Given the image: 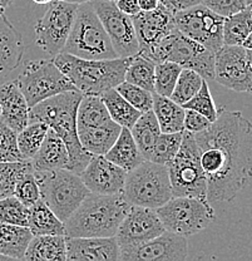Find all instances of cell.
<instances>
[{
	"label": "cell",
	"instance_id": "obj_1",
	"mask_svg": "<svg viewBox=\"0 0 252 261\" xmlns=\"http://www.w3.org/2000/svg\"><path fill=\"white\" fill-rule=\"evenodd\" d=\"M193 136L207 182V201H232L251 179V122L238 111L222 107L215 121Z\"/></svg>",
	"mask_w": 252,
	"mask_h": 261
},
{
	"label": "cell",
	"instance_id": "obj_2",
	"mask_svg": "<svg viewBox=\"0 0 252 261\" xmlns=\"http://www.w3.org/2000/svg\"><path fill=\"white\" fill-rule=\"evenodd\" d=\"M83 93L78 89L67 91L33 106L29 110V122H43L61 137L69 153V168L80 175L93 154L79 142L77 132V110Z\"/></svg>",
	"mask_w": 252,
	"mask_h": 261
},
{
	"label": "cell",
	"instance_id": "obj_3",
	"mask_svg": "<svg viewBox=\"0 0 252 261\" xmlns=\"http://www.w3.org/2000/svg\"><path fill=\"white\" fill-rule=\"evenodd\" d=\"M129 205L121 194H89L64 221L67 238H112Z\"/></svg>",
	"mask_w": 252,
	"mask_h": 261
},
{
	"label": "cell",
	"instance_id": "obj_4",
	"mask_svg": "<svg viewBox=\"0 0 252 261\" xmlns=\"http://www.w3.org/2000/svg\"><path fill=\"white\" fill-rule=\"evenodd\" d=\"M53 61L78 91L83 94L101 96L104 91L116 88L124 81L131 57L97 61L78 58L61 51Z\"/></svg>",
	"mask_w": 252,
	"mask_h": 261
},
{
	"label": "cell",
	"instance_id": "obj_5",
	"mask_svg": "<svg viewBox=\"0 0 252 261\" xmlns=\"http://www.w3.org/2000/svg\"><path fill=\"white\" fill-rule=\"evenodd\" d=\"M62 53L97 61L118 58L91 2L78 4L69 37L62 49Z\"/></svg>",
	"mask_w": 252,
	"mask_h": 261
},
{
	"label": "cell",
	"instance_id": "obj_6",
	"mask_svg": "<svg viewBox=\"0 0 252 261\" xmlns=\"http://www.w3.org/2000/svg\"><path fill=\"white\" fill-rule=\"evenodd\" d=\"M121 195L131 206L161 207L172 197L167 167L145 160L127 172Z\"/></svg>",
	"mask_w": 252,
	"mask_h": 261
},
{
	"label": "cell",
	"instance_id": "obj_7",
	"mask_svg": "<svg viewBox=\"0 0 252 261\" xmlns=\"http://www.w3.org/2000/svg\"><path fill=\"white\" fill-rule=\"evenodd\" d=\"M34 177L39 186L40 200L63 222L91 194L80 176L67 168L34 171Z\"/></svg>",
	"mask_w": 252,
	"mask_h": 261
},
{
	"label": "cell",
	"instance_id": "obj_8",
	"mask_svg": "<svg viewBox=\"0 0 252 261\" xmlns=\"http://www.w3.org/2000/svg\"><path fill=\"white\" fill-rule=\"evenodd\" d=\"M166 167L172 196H187L207 201V182L193 133L183 129L180 149Z\"/></svg>",
	"mask_w": 252,
	"mask_h": 261
},
{
	"label": "cell",
	"instance_id": "obj_9",
	"mask_svg": "<svg viewBox=\"0 0 252 261\" xmlns=\"http://www.w3.org/2000/svg\"><path fill=\"white\" fill-rule=\"evenodd\" d=\"M147 58L154 63L161 61L173 62L186 69L194 70L205 81L215 80V53L176 28L152 49Z\"/></svg>",
	"mask_w": 252,
	"mask_h": 261
},
{
	"label": "cell",
	"instance_id": "obj_10",
	"mask_svg": "<svg viewBox=\"0 0 252 261\" xmlns=\"http://www.w3.org/2000/svg\"><path fill=\"white\" fill-rule=\"evenodd\" d=\"M156 212L164 230L185 238L205 230L215 220V211L208 201L187 196H172Z\"/></svg>",
	"mask_w": 252,
	"mask_h": 261
},
{
	"label": "cell",
	"instance_id": "obj_11",
	"mask_svg": "<svg viewBox=\"0 0 252 261\" xmlns=\"http://www.w3.org/2000/svg\"><path fill=\"white\" fill-rule=\"evenodd\" d=\"M17 81L29 110L48 98L77 89L54 63L53 59L29 62Z\"/></svg>",
	"mask_w": 252,
	"mask_h": 261
},
{
	"label": "cell",
	"instance_id": "obj_12",
	"mask_svg": "<svg viewBox=\"0 0 252 261\" xmlns=\"http://www.w3.org/2000/svg\"><path fill=\"white\" fill-rule=\"evenodd\" d=\"M78 4L51 0L45 14L34 27L35 43L50 56L61 53L69 37Z\"/></svg>",
	"mask_w": 252,
	"mask_h": 261
},
{
	"label": "cell",
	"instance_id": "obj_13",
	"mask_svg": "<svg viewBox=\"0 0 252 261\" xmlns=\"http://www.w3.org/2000/svg\"><path fill=\"white\" fill-rule=\"evenodd\" d=\"M223 16L216 14L203 4L194 5L173 14V21L178 32L200 43L213 53H216L223 45Z\"/></svg>",
	"mask_w": 252,
	"mask_h": 261
},
{
	"label": "cell",
	"instance_id": "obj_14",
	"mask_svg": "<svg viewBox=\"0 0 252 261\" xmlns=\"http://www.w3.org/2000/svg\"><path fill=\"white\" fill-rule=\"evenodd\" d=\"M251 50L242 45H222L215 53L213 81L235 92L250 93L252 89Z\"/></svg>",
	"mask_w": 252,
	"mask_h": 261
},
{
	"label": "cell",
	"instance_id": "obj_15",
	"mask_svg": "<svg viewBox=\"0 0 252 261\" xmlns=\"http://www.w3.org/2000/svg\"><path fill=\"white\" fill-rule=\"evenodd\" d=\"M91 4L119 58H128L137 54L139 45L132 16L119 10L112 0H92Z\"/></svg>",
	"mask_w": 252,
	"mask_h": 261
},
{
	"label": "cell",
	"instance_id": "obj_16",
	"mask_svg": "<svg viewBox=\"0 0 252 261\" xmlns=\"http://www.w3.org/2000/svg\"><path fill=\"white\" fill-rule=\"evenodd\" d=\"M187 257V238L167 230L147 243L119 250V260L123 261H183Z\"/></svg>",
	"mask_w": 252,
	"mask_h": 261
},
{
	"label": "cell",
	"instance_id": "obj_17",
	"mask_svg": "<svg viewBox=\"0 0 252 261\" xmlns=\"http://www.w3.org/2000/svg\"><path fill=\"white\" fill-rule=\"evenodd\" d=\"M164 231L154 208L131 206L122 220L115 238L119 250L138 246L161 235Z\"/></svg>",
	"mask_w": 252,
	"mask_h": 261
},
{
	"label": "cell",
	"instance_id": "obj_18",
	"mask_svg": "<svg viewBox=\"0 0 252 261\" xmlns=\"http://www.w3.org/2000/svg\"><path fill=\"white\" fill-rule=\"evenodd\" d=\"M139 50L138 53L147 57L148 53L170 34L175 27L173 13L159 3L156 9L142 12L132 16Z\"/></svg>",
	"mask_w": 252,
	"mask_h": 261
},
{
	"label": "cell",
	"instance_id": "obj_19",
	"mask_svg": "<svg viewBox=\"0 0 252 261\" xmlns=\"http://www.w3.org/2000/svg\"><path fill=\"white\" fill-rule=\"evenodd\" d=\"M79 176L92 194L117 195L122 192L127 172L103 154H94Z\"/></svg>",
	"mask_w": 252,
	"mask_h": 261
},
{
	"label": "cell",
	"instance_id": "obj_20",
	"mask_svg": "<svg viewBox=\"0 0 252 261\" xmlns=\"http://www.w3.org/2000/svg\"><path fill=\"white\" fill-rule=\"evenodd\" d=\"M68 261H118L119 246L112 238H67Z\"/></svg>",
	"mask_w": 252,
	"mask_h": 261
},
{
	"label": "cell",
	"instance_id": "obj_21",
	"mask_svg": "<svg viewBox=\"0 0 252 261\" xmlns=\"http://www.w3.org/2000/svg\"><path fill=\"white\" fill-rule=\"evenodd\" d=\"M0 121L17 133L29 123L28 103L17 80L0 83Z\"/></svg>",
	"mask_w": 252,
	"mask_h": 261
},
{
	"label": "cell",
	"instance_id": "obj_22",
	"mask_svg": "<svg viewBox=\"0 0 252 261\" xmlns=\"http://www.w3.org/2000/svg\"><path fill=\"white\" fill-rule=\"evenodd\" d=\"M23 56V37L7 16L0 15V83L20 65Z\"/></svg>",
	"mask_w": 252,
	"mask_h": 261
},
{
	"label": "cell",
	"instance_id": "obj_23",
	"mask_svg": "<svg viewBox=\"0 0 252 261\" xmlns=\"http://www.w3.org/2000/svg\"><path fill=\"white\" fill-rule=\"evenodd\" d=\"M34 171H54L69 168V153L63 141L51 128H48L35 156L31 160Z\"/></svg>",
	"mask_w": 252,
	"mask_h": 261
},
{
	"label": "cell",
	"instance_id": "obj_24",
	"mask_svg": "<svg viewBox=\"0 0 252 261\" xmlns=\"http://www.w3.org/2000/svg\"><path fill=\"white\" fill-rule=\"evenodd\" d=\"M28 261H66V236L37 235L29 241L24 254Z\"/></svg>",
	"mask_w": 252,
	"mask_h": 261
},
{
	"label": "cell",
	"instance_id": "obj_25",
	"mask_svg": "<svg viewBox=\"0 0 252 261\" xmlns=\"http://www.w3.org/2000/svg\"><path fill=\"white\" fill-rule=\"evenodd\" d=\"M104 157L115 165L123 168L126 172L133 170L141 162L145 161V157L135 145L129 128L122 127L117 140L112 147L105 152Z\"/></svg>",
	"mask_w": 252,
	"mask_h": 261
},
{
	"label": "cell",
	"instance_id": "obj_26",
	"mask_svg": "<svg viewBox=\"0 0 252 261\" xmlns=\"http://www.w3.org/2000/svg\"><path fill=\"white\" fill-rule=\"evenodd\" d=\"M153 93V105L152 112L156 116L161 132L176 133L183 130V119H185V108L173 102L170 97L159 96Z\"/></svg>",
	"mask_w": 252,
	"mask_h": 261
},
{
	"label": "cell",
	"instance_id": "obj_27",
	"mask_svg": "<svg viewBox=\"0 0 252 261\" xmlns=\"http://www.w3.org/2000/svg\"><path fill=\"white\" fill-rule=\"evenodd\" d=\"M33 236L37 235H64V222L57 217V215L43 202L37 201L28 207V224ZM66 236V235H64Z\"/></svg>",
	"mask_w": 252,
	"mask_h": 261
},
{
	"label": "cell",
	"instance_id": "obj_28",
	"mask_svg": "<svg viewBox=\"0 0 252 261\" xmlns=\"http://www.w3.org/2000/svg\"><path fill=\"white\" fill-rule=\"evenodd\" d=\"M110 122L113 121L101 97L83 94L77 110V130L98 128Z\"/></svg>",
	"mask_w": 252,
	"mask_h": 261
},
{
	"label": "cell",
	"instance_id": "obj_29",
	"mask_svg": "<svg viewBox=\"0 0 252 261\" xmlns=\"http://www.w3.org/2000/svg\"><path fill=\"white\" fill-rule=\"evenodd\" d=\"M122 127L116 123L115 121L109 124L98 128H88L79 129L78 138H79L80 145L87 152L91 154H103L112 147L115 141L117 140Z\"/></svg>",
	"mask_w": 252,
	"mask_h": 261
},
{
	"label": "cell",
	"instance_id": "obj_30",
	"mask_svg": "<svg viewBox=\"0 0 252 261\" xmlns=\"http://www.w3.org/2000/svg\"><path fill=\"white\" fill-rule=\"evenodd\" d=\"M32 238L33 233L26 226L0 222V254L12 260H23Z\"/></svg>",
	"mask_w": 252,
	"mask_h": 261
},
{
	"label": "cell",
	"instance_id": "obj_31",
	"mask_svg": "<svg viewBox=\"0 0 252 261\" xmlns=\"http://www.w3.org/2000/svg\"><path fill=\"white\" fill-rule=\"evenodd\" d=\"M129 130H131L135 145L142 156L145 157V160L150 159L157 138L161 135L158 122H157L156 116L152 112V110L141 114L139 118L135 121V123Z\"/></svg>",
	"mask_w": 252,
	"mask_h": 261
},
{
	"label": "cell",
	"instance_id": "obj_32",
	"mask_svg": "<svg viewBox=\"0 0 252 261\" xmlns=\"http://www.w3.org/2000/svg\"><path fill=\"white\" fill-rule=\"evenodd\" d=\"M101 99L104 103L108 113L112 121L119 124L121 127L132 128L142 112L135 110L133 106L129 105L121 94L116 91V88H110L101 93Z\"/></svg>",
	"mask_w": 252,
	"mask_h": 261
},
{
	"label": "cell",
	"instance_id": "obj_33",
	"mask_svg": "<svg viewBox=\"0 0 252 261\" xmlns=\"http://www.w3.org/2000/svg\"><path fill=\"white\" fill-rule=\"evenodd\" d=\"M251 5L223 19L222 42L226 45H242L252 31Z\"/></svg>",
	"mask_w": 252,
	"mask_h": 261
},
{
	"label": "cell",
	"instance_id": "obj_34",
	"mask_svg": "<svg viewBox=\"0 0 252 261\" xmlns=\"http://www.w3.org/2000/svg\"><path fill=\"white\" fill-rule=\"evenodd\" d=\"M154 65L156 63L143 54H134L131 57V61L127 65L124 81L134 84V86L142 87L150 92H153Z\"/></svg>",
	"mask_w": 252,
	"mask_h": 261
},
{
	"label": "cell",
	"instance_id": "obj_35",
	"mask_svg": "<svg viewBox=\"0 0 252 261\" xmlns=\"http://www.w3.org/2000/svg\"><path fill=\"white\" fill-rule=\"evenodd\" d=\"M49 127L43 122H29L17 135L18 149L23 160H32L42 146Z\"/></svg>",
	"mask_w": 252,
	"mask_h": 261
},
{
	"label": "cell",
	"instance_id": "obj_36",
	"mask_svg": "<svg viewBox=\"0 0 252 261\" xmlns=\"http://www.w3.org/2000/svg\"><path fill=\"white\" fill-rule=\"evenodd\" d=\"M203 81L202 75L197 72L182 68L170 98L177 105L183 106L200 91Z\"/></svg>",
	"mask_w": 252,
	"mask_h": 261
},
{
	"label": "cell",
	"instance_id": "obj_37",
	"mask_svg": "<svg viewBox=\"0 0 252 261\" xmlns=\"http://www.w3.org/2000/svg\"><path fill=\"white\" fill-rule=\"evenodd\" d=\"M182 67L173 62L161 61L154 65V93L163 97H170L176 86Z\"/></svg>",
	"mask_w": 252,
	"mask_h": 261
},
{
	"label": "cell",
	"instance_id": "obj_38",
	"mask_svg": "<svg viewBox=\"0 0 252 261\" xmlns=\"http://www.w3.org/2000/svg\"><path fill=\"white\" fill-rule=\"evenodd\" d=\"M182 132L176 133H163L161 132L159 137L157 138L156 145L153 147L151 157L148 160L154 163H159V165H164L170 163L175 159L177 154L178 149H180L181 142H182Z\"/></svg>",
	"mask_w": 252,
	"mask_h": 261
},
{
	"label": "cell",
	"instance_id": "obj_39",
	"mask_svg": "<svg viewBox=\"0 0 252 261\" xmlns=\"http://www.w3.org/2000/svg\"><path fill=\"white\" fill-rule=\"evenodd\" d=\"M31 170H33L31 160L20 162H0V200L12 196L18 179Z\"/></svg>",
	"mask_w": 252,
	"mask_h": 261
},
{
	"label": "cell",
	"instance_id": "obj_40",
	"mask_svg": "<svg viewBox=\"0 0 252 261\" xmlns=\"http://www.w3.org/2000/svg\"><path fill=\"white\" fill-rule=\"evenodd\" d=\"M116 91H117L129 105L133 106L135 110L139 111V112L145 113L152 110V105H153V93L147 91V89L123 81L122 83H119L118 86L116 87Z\"/></svg>",
	"mask_w": 252,
	"mask_h": 261
},
{
	"label": "cell",
	"instance_id": "obj_41",
	"mask_svg": "<svg viewBox=\"0 0 252 261\" xmlns=\"http://www.w3.org/2000/svg\"><path fill=\"white\" fill-rule=\"evenodd\" d=\"M182 107L201 113L202 116H205L211 122L215 121L218 114V108L216 107L215 100H213L212 94H211L210 86H208L207 81L202 82V86L200 88V91L191 99L187 100Z\"/></svg>",
	"mask_w": 252,
	"mask_h": 261
},
{
	"label": "cell",
	"instance_id": "obj_42",
	"mask_svg": "<svg viewBox=\"0 0 252 261\" xmlns=\"http://www.w3.org/2000/svg\"><path fill=\"white\" fill-rule=\"evenodd\" d=\"M0 222L2 224L26 226L28 207L24 206L14 196H8L0 200Z\"/></svg>",
	"mask_w": 252,
	"mask_h": 261
},
{
	"label": "cell",
	"instance_id": "obj_43",
	"mask_svg": "<svg viewBox=\"0 0 252 261\" xmlns=\"http://www.w3.org/2000/svg\"><path fill=\"white\" fill-rule=\"evenodd\" d=\"M13 196L17 197L26 207L34 205L37 201L40 200L39 186L34 177V170L28 171L18 179L14 191H13Z\"/></svg>",
	"mask_w": 252,
	"mask_h": 261
},
{
	"label": "cell",
	"instance_id": "obj_44",
	"mask_svg": "<svg viewBox=\"0 0 252 261\" xmlns=\"http://www.w3.org/2000/svg\"><path fill=\"white\" fill-rule=\"evenodd\" d=\"M17 135L14 129L0 121V162L24 161L18 149Z\"/></svg>",
	"mask_w": 252,
	"mask_h": 261
},
{
	"label": "cell",
	"instance_id": "obj_45",
	"mask_svg": "<svg viewBox=\"0 0 252 261\" xmlns=\"http://www.w3.org/2000/svg\"><path fill=\"white\" fill-rule=\"evenodd\" d=\"M201 4L223 18L235 14L247 7L245 0H201Z\"/></svg>",
	"mask_w": 252,
	"mask_h": 261
},
{
	"label": "cell",
	"instance_id": "obj_46",
	"mask_svg": "<svg viewBox=\"0 0 252 261\" xmlns=\"http://www.w3.org/2000/svg\"><path fill=\"white\" fill-rule=\"evenodd\" d=\"M211 123L212 122L208 121L201 113L185 108V119H183V129L185 130H188V132L194 135V133L205 130Z\"/></svg>",
	"mask_w": 252,
	"mask_h": 261
},
{
	"label": "cell",
	"instance_id": "obj_47",
	"mask_svg": "<svg viewBox=\"0 0 252 261\" xmlns=\"http://www.w3.org/2000/svg\"><path fill=\"white\" fill-rule=\"evenodd\" d=\"M159 3L175 14V13L181 12V10L188 9V8L194 7V5L201 4V0H159Z\"/></svg>",
	"mask_w": 252,
	"mask_h": 261
},
{
	"label": "cell",
	"instance_id": "obj_48",
	"mask_svg": "<svg viewBox=\"0 0 252 261\" xmlns=\"http://www.w3.org/2000/svg\"><path fill=\"white\" fill-rule=\"evenodd\" d=\"M115 3L119 10H122L124 14L129 16H133L141 12L138 0H116Z\"/></svg>",
	"mask_w": 252,
	"mask_h": 261
},
{
	"label": "cell",
	"instance_id": "obj_49",
	"mask_svg": "<svg viewBox=\"0 0 252 261\" xmlns=\"http://www.w3.org/2000/svg\"><path fill=\"white\" fill-rule=\"evenodd\" d=\"M138 4L142 12H150L158 7L159 0H138Z\"/></svg>",
	"mask_w": 252,
	"mask_h": 261
},
{
	"label": "cell",
	"instance_id": "obj_50",
	"mask_svg": "<svg viewBox=\"0 0 252 261\" xmlns=\"http://www.w3.org/2000/svg\"><path fill=\"white\" fill-rule=\"evenodd\" d=\"M242 47L243 48H247V49H252V34L247 35V38H246V39L243 40Z\"/></svg>",
	"mask_w": 252,
	"mask_h": 261
},
{
	"label": "cell",
	"instance_id": "obj_51",
	"mask_svg": "<svg viewBox=\"0 0 252 261\" xmlns=\"http://www.w3.org/2000/svg\"><path fill=\"white\" fill-rule=\"evenodd\" d=\"M13 2H14V0H0V7L7 9V8H9L10 5L13 4Z\"/></svg>",
	"mask_w": 252,
	"mask_h": 261
},
{
	"label": "cell",
	"instance_id": "obj_52",
	"mask_svg": "<svg viewBox=\"0 0 252 261\" xmlns=\"http://www.w3.org/2000/svg\"><path fill=\"white\" fill-rule=\"evenodd\" d=\"M62 2L73 3V4H83V3H89L92 2V0H62Z\"/></svg>",
	"mask_w": 252,
	"mask_h": 261
},
{
	"label": "cell",
	"instance_id": "obj_53",
	"mask_svg": "<svg viewBox=\"0 0 252 261\" xmlns=\"http://www.w3.org/2000/svg\"><path fill=\"white\" fill-rule=\"evenodd\" d=\"M35 4H49L51 0H32Z\"/></svg>",
	"mask_w": 252,
	"mask_h": 261
},
{
	"label": "cell",
	"instance_id": "obj_54",
	"mask_svg": "<svg viewBox=\"0 0 252 261\" xmlns=\"http://www.w3.org/2000/svg\"><path fill=\"white\" fill-rule=\"evenodd\" d=\"M4 260H12V259H10V257H8V256H5V255L0 254V261H4Z\"/></svg>",
	"mask_w": 252,
	"mask_h": 261
},
{
	"label": "cell",
	"instance_id": "obj_55",
	"mask_svg": "<svg viewBox=\"0 0 252 261\" xmlns=\"http://www.w3.org/2000/svg\"><path fill=\"white\" fill-rule=\"evenodd\" d=\"M4 8H2V7H0V15H3V14H4Z\"/></svg>",
	"mask_w": 252,
	"mask_h": 261
},
{
	"label": "cell",
	"instance_id": "obj_56",
	"mask_svg": "<svg viewBox=\"0 0 252 261\" xmlns=\"http://www.w3.org/2000/svg\"><path fill=\"white\" fill-rule=\"evenodd\" d=\"M251 2H252V0H245L246 5H251Z\"/></svg>",
	"mask_w": 252,
	"mask_h": 261
},
{
	"label": "cell",
	"instance_id": "obj_57",
	"mask_svg": "<svg viewBox=\"0 0 252 261\" xmlns=\"http://www.w3.org/2000/svg\"><path fill=\"white\" fill-rule=\"evenodd\" d=\"M0 113H2V107H0Z\"/></svg>",
	"mask_w": 252,
	"mask_h": 261
},
{
	"label": "cell",
	"instance_id": "obj_58",
	"mask_svg": "<svg viewBox=\"0 0 252 261\" xmlns=\"http://www.w3.org/2000/svg\"><path fill=\"white\" fill-rule=\"evenodd\" d=\"M112 2H116V0H112Z\"/></svg>",
	"mask_w": 252,
	"mask_h": 261
}]
</instances>
